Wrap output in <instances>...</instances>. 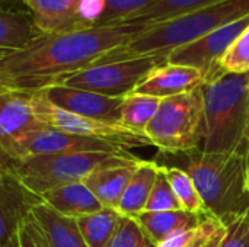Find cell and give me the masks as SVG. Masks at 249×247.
I'll return each mask as SVG.
<instances>
[{"label": "cell", "mask_w": 249, "mask_h": 247, "mask_svg": "<svg viewBox=\"0 0 249 247\" xmlns=\"http://www.w3.org/2000/svg\"><path fill=\"white\" fill-rule=\"evenodd\" d=\"M149 25L125 22L64 33H42L20 51L0 54V89L35 93L99 64Z\"/></svg>", "instance_id": "6da1fadb"}, {"label": "cell", "mask_w": 249, "mask_h": 247, "mask_svg": "<svg viewBox=\"0 0 249 247\" xmlns=\"http://www.w3.org/2000/svg\"><path fill=\"white\" fill-rule=\"evenodd\" d=\"M245 153H209L201 148L158 151L155 163L178 167L194 181L209 213L223 224L249 213L248 172Z\"/></svg>", "instance_id": "7a4b0ae2"}, {"label": "cell", "mask_w": 249, "mask_h": 247, "mask_svg": "<svg viewBox=\"0 0 249 247\" xmlns=\"http://www.w3.org/2000/svg\"><path fill=\"white\" fill-rule=\"evenodd\" d=\"M249 16V0H219L191 13L150 25L124 47L108 54L99 64L143 55H169L198 38Z\"/></svg>", "instance_id": "3957f363"}, {"label": "cell", "mask_w": 249, "mask_h": 247, "mask_svg": "<svg viewBox=\"0 0 249 247\" xmlns=\"http://www.w3.org/2000/svg\"><path fill=\"white\" fill-rule=\"evenodd\" d=\"M209 153L249 151V73L222 74L201 86Z\"/></svg>", "instance_id": "277c9868"}, {"label": "cell", "mask_w": 249, "mask_h": 247, "mask_svg": "<svg viewBox=\"0 0 249 247\" xmlns=\"http://www.w3.org/2000/svg\"><path fill=\"white\" fill-rule=\"evenodd\" d=\"M136 157L124 153H57L36 154L19 160H1V167L10 170L32 192L39 197L50 189L83 182L96 169Z\"/></svg>", "instance_id": "5b68a950"}, {"label": "cell", "mask_w": 249, "mask_h": 247, "mask_svg": "<svg viewBox=\"0 0 249 247\" xmlns=\"http://www.w3.org/2000/svg\"><path fill=\"white\" fill-rule=\"evenodd\" d=\"M158 151L177 153L201 148L206 135L204 98L201 87L162 99L146 130Z\"/></svg>", "instance_id": "8992f818"}, {"label": "cell", "mask_w": 249, "mask_h": 247, "mask_svg": "<svg viewBox=\"0 0 249 247\" xmlns=\"http://www.w3.org/2000/svg\"><path fill=\"white\" fill-rule=\"evenodd\" d=\"M32 108L36 119L45 127L54 130L90 138H99L118 144L127 150L153 146L150 138L144 132L131 130L121 122L93 119L61 109L54 105L42 90L32 93Z\"/></svg>", "instance_id": "52a82bcc"}, {"label": "cell", "mask_w": 249, "mask_h": 247, "mask_svg": "<svg viewBox=\"0 0 249 247\" xmlns=\"http://www.w3.org/2000/svg\"><path fill=\"white\" fill-rule=\"evenodd\" d=\"M166 61V55H143L123 61L96 64L66 77L60 84L111 98H124L133 93L155 67Z\"/></svg>", "instance_id": "ba28073f"}, {"label": "cell", "mask_w": 249, "mask_h": 247, "mask_svg": "<svg viewBox=\"0 0 249 247\" xmlns=\"http://www.w3.org/2000/svg\"><path fill=\"white\" fill-rule=\"evenodd\" d=\"M130 151L118 144L90 138L76 134H69L50 127L29 132L28 135L13 141L10 146L0 148L1 160H19L36 154L57 153H124Z\"/></svg>", "instance_id": "9c48e42d"}, {"label": "cell", "mask_w": 249, "mask_h": 247, "mask_svg": "<svg viewBox=\"0 0 249 247\" xmlns=\"http://www.w3.org/2000/svg\"><path fill=\"white\" fill-rule=\"evenodd\" d=\"M248 26L249 16L239 22L222 26L198 38L197 41H193L184 47L174 49L172 52H169L168 61L196 67L203 71L206 80L210 82L220 76L219 63L222 57Z\"/></svg>", "instance_id": "30bf717a"}, {"label": "cell", "mask_w": 249, "mask_h": 247, "mask_svg": "<svg viewBox=\"0 0 249 247\" xmlns=\"http://www.w3.org/2000/svg\"><path fill=\"white\" fill-rule=\"evenodd\" d=\"M42 198L10 170H0V247H20V231L28 215Z\"/></svg>", "instance_id": "8fae6325"}, {"label": "cell", "mask_w": 249, "mask_h": 247, "mask_svg": "<svg viewBox=\"0 0 249 247\" xmlns=\"http://www.w3.org/2000/svg\"><path fill=\"white\" fill-rule=\"evenodd\" d=\"M23 230L36 247H88L77 220L60 214L44 199L34 207Z\"/></svg>", "instance_id": "7c38bea8"}, {"label": "cell", "mask_w": 249, "mask_h": 247, "mask_svg": "<svg viewBox=\"0 0 249 247\" xmlns=\"http://www.w3.org/2000/svg\"><path fill=\"white\" fill-rule=\"evenodd\" d=\"M42 92L54 105L76 115L108 122H121V105L125 96L111 98L64 84H55Z\"/></svg>", "instance_id": "4fadbf2b"}, {"label": "cell", "mask_w": 249, "mask_h": 247, "mask_svg": "<svg viewBox=\"0 0 249 247\" xmlns=\"http://www.w3.org/2000/svg\"><path fill=\"white\" fill-rule=\"evenodd\" d=\"M44 33L74 32L95 25L85 16V0H22Z\"/></svg>", "instance_id": "5bb4252c"}, {"label": "cell", "mask_w": 249, "mask_h": 247, "mask_svg": "<svg viewBox=\"0 0 249 247\" xmlns=\"http://www.w3.org/2000/svg\"><path fill=\"white\" fill-rule=\"evenodd\" d=\"M206 76L196 67L163 63L155 67L136 87L133 93L149 95L159 99L172 98L200 89L206 83Z\"/></svg>", "instance_id": "9a60e30c"}, {"label": "cell", "mask_w": 249, "mask_h": 247, "mask_svg": "<svg viewBox=\"0 0 249 247\" xmlns=\"http://www.w3.org/2000/svg\"><path fill=\"white\" fill-rule=\"evenodd\" d=\"M44 127L32 108V93L0 89V148Z\"/></svg>", "instance_id": "2e32d148"}, {"label": "cell", "mask_w": 249, "mask_h": 247, "mask_svg": "<svg viewBox=\"0 0 249 247\" xmlns=\"http://www.w3.org/2000/svg\"><path fill=\"white\" fill-rule=\"evenodd\" d=\"M143 159L133 157L105 165L92 172L83 182L105 208L118 210L121 198Z\"/></svg>", "instance_id": "e0dca14e"}, {"label": "cell", "mask_w": 249, "mask_h": 247, "mask_svg": "<svg viewBox=\"0 0 249 247\" xmlns=\"http://www.w3.org/2000/svg\"><path fill=\"white\" fill-rule=\"evenodd\" d=\"M209 214H194L184 210L177 211H160V213H147L143 211L139 215L133 217L146 236L159 246L163 240L169 239L178 231L197 229Z\"/></svg>", "instance_id": "ac0fdd59"}, {"label": "cell", "mask_w": 249, "mask_h": 247, "mask_svg": "<svg viewBox=\"0 0 249 247\" xmlns=\"http://www.w3.org/2000/svg\"><path fill=\"white\" fill-rule=\"evenodd\" d=\"M41 198L60 214L76 220L104 208L85 182H73L50 189L42 194Z\"/></svg>", "instance_id": "d6986e66"}, {"label": "cell", "mask_w": 249, "mask_h": 247, "mask_svg": "<svg viewBox=\"0 0 249 247\" xmlns=\"http://www.w3.org/2000/svg\"><path fill=\"white\" fill-rule=\"evenodd\" d=\"M42 33L28 13L6 7L0 10V54L25 49Z\"/></svg>", "instance_id": "ffe728a7"}, {"label": "cell", "mask_w": 249, "mask_h": 247, "mask_svg": "<svg viewBox=\"0 0 249 247\" xmlns=\"http://www.w3.org/2000/svg\"><path fill=\"white\" fill-rule=\"evenodd\" d=\"M159 166L155 160H143L131 178L118 207V211L125 217H136L146 210L147 201L153 191Z\"/></svg>", "instance_id": "44dd1931"}, {"label": "cell", "mask_w": 249, "mask_h": 247, "mask_svg": "<svg viewBox=\"0 0 249 247\" xmlns=\"http://www.w3.org/2000/svg\"><path fill=\"white\" fill-rule=\"evenodd\" d=\"M123 217L118 210L104 207L98 213L77 218L79 229L88 247L108 246L118 231Z\"/></svg>", "instance_id": "7402d4cb"}, {"label": "cell", "mask_w": 249, "mask_h": 247, "mask_svg": "<svg viewBox=\"0 0 249 247\" xmlns=\"http://www.w3.org/2000/svg\"><path fill=\"white\" fill-rule=\"evenodd\" d=\"M160 102L162 99L149 95H127L121 105V124L146 134V130L155 118Z\"/></svg>", "instance_id": "603a6c76"}, {"label": "cell", "mask_w": 249, "mask_h": 247, "mask_svg": "<svg viewBox=\"0 0 249 247\" xmlns=\"http://www.w3.org/2000/svg\"><path fill=\"white\" fill-rule=\"evenodd\" d=\"M159 166V165H158ZM168 176V181L172 186V191L175 197L179 201V205L184 211L194 213V214H210L194 181L191 176L178 167H169V166H160Z\"/></svg>", "instance_id": "cb8c5ba5"}, {"label": "cell", "mask_w": 249, "mask_h": 247, "mask_svg": "<svg viewBox=\"0 0 249 247\" xmlns=\"http://www.w3.org/2000/svg\"><path fill=\"white\" fill-rule=\"evenodd\" d=\"M216 1H219V0H160L159 3H156L153 7H150L144 13L139 15L131 22L146 23L150 26V25L162 23L165 20L191 13L201 7L213 4Z\"/></svg>", "instance_id": "d4e9b609"}, {"label": "cell", "mask_w": 249, "mask_h": 247, "mask_svg": "<svg viewBox=\"0 0 249 247\" xmlns=\"http://www.w3.org/2000/svg\"><path fill=\"white\" fill-rule=\"evenodd\" d=\"M105 7L96 26L118 25L134 20L139 15L153 7L160 0H104Z\"/></svg>", "instance_id": "484cf974"}, {"label": "cell", "mask_w": 249, "mask_h": 247, "mask_svg": "<svg viewBox=\"0 0 249 247\" xmlns=\"http://www.w3.org/2000/svg\"><path fill=\"white\" fill-rule=\"evenodd\" d=\"M249 73V26L231 45L219 63V74Z\"/></svg>", "instance_id": "4316f807"}, {"label": "cell", "mask_w": 249, "mask_h": 247, "mask_svg": "<svg viewBox=\"0 0 249 247\" xmlns=\"http://www.w3.org/2000/svg\"><path fill=\"white\" fill-rule=\"evenodd\" d=\"M182 210L179 205L178 198L175 197L172 186L168 181V176L165 175L163 169L159 166V173L153 186V191L150 194V198L147 201L146 210L147 213H160V211H177Z\"/></svg>", "instance_id": "83f0119b"}, {"label": "cell", "mask_w": 249, "mask_h": 247, "mask_svg": "<svg viewBox=\"0 0 249 247\" xmlns=\"http://www.w3.org/2000/svg\"><path fill=\"white\" fill-rule=\"evenodd\" d=\"M107 247H156L133 217H123L118 231Z\"/></svg>", "instance_id": "f1b7e54d"}, {"label": "cell", "mask_w": 249, "mask_h": 247, "mask_svg": "<svg viewBox=\"0 0 249 247\" xmlns=\"http://www.w3.org/2000/svg\"><path fill=\"white\" fill-rule=\"evenodd\" d=\"M226 234V226L212 214H209L200 226L198 236L187 247H219Z\"/></svg>", "instance_id": "f546056e"}, {"label": "cell", "mask_w": 249, "mask_h": 247, "mask_svg": "<svg viewBox=\"0 0 249 247\" xmlns=\"http://www.w3.org/2000/svg\"><path fill=\"white\" fill-rule=\"evenodd\" d=\"M226 234L219 247H249V213L225 223Z\"/></svg>", "instance_id": "4dcf8cb0"}, {"label": "cell", "mask_w": 249, "mask_h": 247, "mask_svg": "<svg viewBox=\"0 0 249 247\" xmlns=\"http://www.w3.org/2000/svg\"><path fill=\"white\" fill-rule=\"evenodd\" d=\"M200 226L197 229H188V230H182V231L175 233L169 239L163 240L158 247H187L188 245H191L196 240V237L198 236Z\"/></svg>", "instance_id": "1f68e13d"}, {"label": "cell", "mask_w": 249, "mask_h": 247, "mask_svg": "<svg viewBox=\"0 0 249 247\" xmlns=\"http://www.w3.org/2000/svg\"><path fill=\"white\" fill-rule=\"evenodd\" d=\"M20 247H36L35 243L32 242V239L28 236V233L23 230V227H22V231H20Z\"/></svg>", "instance_id": "d6a6232c"}, {"label": "cell", "mask_w": 249, "mask_h": 247, "mask_svg": "<svg viewBox=\"0 0 249 247\" xmlns=\"http://www.w3.org/2000/svg\"><path fill=\"white\" fill-rule=\"evenodd\" d=\"M247 172H248V189H249V151H248V157H247Z\"/></svg>", "instance_id": "836d02e7"}]
</instances>
